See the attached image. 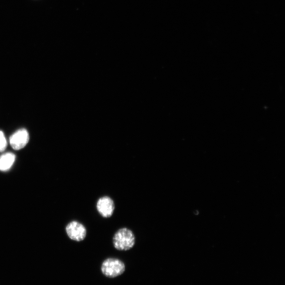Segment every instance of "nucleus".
<instances>
[{
	"label": "nucleus",
	"mask_w": 285,
	"mask_h": 285,
	"mask_svg": "<svg viewBox=\"0 0 285 285\" xmlns=\"http://www.w3.org/2000/svg\"><path fill=\"white\" fill-rule=\"evenodd\" d=\"M136 242V236L128 228H120L114 234L112 244L115 248L120 251H128L133 248Z\"/></svg>",
	"instance_id": "f257e3e1"
},
{
	"label": "nucleus",
	"mask_w": 285,
	"mask_h": 285,
	"mask_svg": "<svg viewBox=\"0 0 285 285\" xmlns=\"http://www.w3.org/2000/svg\"><path fill=\"white\" fill-rule=\"evenodd\" d=\"M126 270V265L122 260L116 258H108L104 260L101 266V271L108 278H116Z\"/></svg>",
	"instance_id": "f03ea898"
},
{
	"label": "nucleus",
	"mask_w": 285,
	"mask_h": 285,
	"mask_svg": "<svg viewBox=\"0 0 285 285\" xmlns=\"http://www.w3.org/2000/svg\"><path fill=\"white\" fill-rule=\"evenodd\" d=\"M66 230L70 238L74 241H83L87 236L86 228L77 221H73L68 224L66 226Z\"/></svg>",
	"instance_id": "7ed1b4c3"
},
{
	"label": "nucleus",
	"mask_w": 285,
	"mask_h": 285,
	"mask_svg": "<svg viewBox=\"0 0 285 285\" xmlns=\"http://www.w3.org/2000/svg\"><path fill=\"white\" fill-rule=\"evenodd\" d=\"M115 202L109 196H102L97 202V210L99 214L104 218L111 217L115 211Z\"/></svg>",
	"instance_id": "20e7f679"
},
{
	"label": "nucleus",
	"mask_w": 285,
	"mask_h": 285,
	"mask_svg": "<svg viewBox=\"0 0 285 285\" xmlns=\"http://www.w3.org/2000/svg\"><path fill=\"white\" fill-rule=\"evenodd\" d=\"M30 140V134L26 129L22 128L17 130L10 138V142L15 150L24 148Z\"/></svg>",
	"instance_id": "39448f33"
},
{
	"label": "nucleus",
	"mask_w": 285,
	"mask_h": 285,
	"mask_svg": "<svg viewBox=\"0 0 285 285\" xmlns=\"http://www.w3.org/2000/svg\"><path fill=\"white\" fill-rule=\"evenodd\" d=\"M16 156L12 153H8L0 157V170L6 171L10 168L14 163Z\"/></svg>",
	"instance_id": "423d86ee"
},
{
	"label": "nucleus",
	"mask_w": 285,
	"mask_h": 285,
	"mask_svg": "<svg viewBox=\"0 0 285 285\" xmlns=\"http://www.w3.org/2000/svg\"><path fill=\"white\" fill-rule=\"evenodd\" d=\"M7 146V141L4 133L0 130V152H4Z\"/></svg>",
	"instance_id": "0eeeda50"
}]
</instances>
